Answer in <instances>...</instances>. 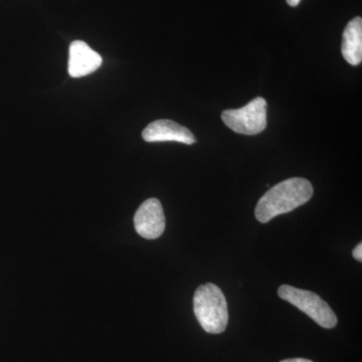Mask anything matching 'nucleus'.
Listing matches in <instances>:
<instances>
[{
    "instance_id": "nucleus-1",
    "label": "nucleus",
    "mask_w": 362,
    "mask_h": 362,
    "mask_svg": "<svg viewBox=\"0 0 362 362\" xmlns=\"http://www.w3.org/2000/svg\"><path fill=\"white\" fill-rule=\"evenodd\" d=\"M313 187L301 177L289 178L278 183L259 199L256 206L257 220L268 223L276 216L290 213L310 201Z\"/></svg>"
},
{
    "instance_id": "nucleus-2",
    "label": "nucleus",
    "mask_w": 362,
    "mask_h": 362,
    "mask_svg": "<svg viewBox=\"0 0 362 362\" xmlns=\"http://www.w3.org/2000/svg\"><path fill=\"white\" fill-rule=\"evenodd\" d=\"M194 311L206 332L211 334L225 332L228 322V303L218 286L207 283L197 288L194 297Z\"/></svg>"
},
{
    "instance_id": "nucleus-3",
    "label": "nucleus",
    "mask_w": 362,
    "mask_h": 362,
    "mask_svg": "<svg viewBox=\"0 0 362 362\" xmlns=\"http://www.w3.org/2000/svg\"><path fill=\"white\" fill-rule=\"evenodd\" d=\"M281 299L289 302L299 310L307 314L321 327L331 329L337 325V317L329 305L315 293L298 289L289 285H282L278 289Z\"/></svg>"
},
{
    "instance_id": "nucleus-4",
    "label": "nucleus",
    "mask_w": 362,
    "mask_h": 362,
    "mask_svg": "<svg viewBox=\"0 0 362 362\" xmlns=\"http://www.w3.org/2000/svg\"><path fill=\"white\" fill-rule=\"evenodd\" d=\"M221 119L239 134H259L267 127V101L264 98H256L243 108L223 111Z\"/></svg>"
},
{
    "instance_id": "nucleus-5",
    "label": "nucleus",
    "mask_w": 362,
    "mask_h": 362,
    "mask_svg": "<svg viewBox=\"0 0 362 362\" xmlns=\"http://www.w3.org/2000/svg\"><path fill=\"white\" fill-rule=\"evenodd\" d=\"M134 226L136 232L144 239H158L165 230V216L161 202L157 199L143 202L136 211Z\"/></svg>"
},
{
    "instance_id": "nucleus-6",
    "label": "nucleus",
    "mask_w": 362,
    "mask_h": 362,
    "mask_svg": "<svg viewBox=\"0 0 362 362\" xmlns=\"http://www.w3.org/2000/svg\"><path fill=\"white\" fill-rule=\"evenodd\" d=\"M142 137L146 142L175 141L187 145H192L197 142L192 131L168 119L150 123L143 130Z\"/></svg>"
},
{
    "instance_id": "nucleus-7",
    "label": "nucleus",
    "mask_w": 362,
    "mask_h": 362,
    "mask_svg": "<svg viewBox=\"0 0 362 362\" xmlns=\"http://www.w3.org/2000/svg\"><path fill=\"white\" fill-rule=\"evenodd\" d=\"M102 57L82 40H75L70 47L69 74L71 77L81 78L94 73L102 65Z\"/></svg>"
},
{
    "instance_id": "nucleus-8",
    "label": "nucleus",
    "mask_w": 362,
    "mask_h": 362,
    "mask_svg": "<svg viewBox=\"0 0 362 362\" xmlns=\"http://www.w3.org/2000/svg\"><path fill=\"white\" fill-rule=\"evenodd\" d=\"M343 58L351 66L362 61V20L357 16L350 21L343 33L341 45Z\"/></svg>"
},
{
    "instance_id": "nucleus-9",
    "label": "nucleus",
    "mask_w": 362,
    "mask_h": 362,
    "mask_svg": "<svg viewBox=\"0 0 362 362\" xmlns=\"http://www.w3.org/2000/svg\"><path fill=\"white\" fill-rule=\"evenodd\" d=\"M352 255H354V259H357V261H362V244L359 243L358 245L356 247H354V252H352Z\"/></svg>"
},
{
    "instance_id": "nucleus-10",
    "label": "nucleus",
    "mask_w": 362,
    "mask_h": 362,
    "mask_svg": "<svg viewBox=\"0 0 362 362\" xmlns=\"http://www.w3.org/2000/svg\"><path fill=\"white\" fill-rule=\"evenodd\" d=\"M280 362H313L312 361H309V359L305 358H291V359H284V361Z\"/></svg>"
},
{
    "instance_id": "nucleus-11",
    "label": "nucleus",
    "mask_w": 362,
    "mask_h": 362,
    "mask_svg": "<svg viewBox=\"0 0 362 362\" xmlns=\"http://www.w3.org/2000/svg\"><path fill=\"white\" fill-rule=\"evenodd\" d=\"M300 1H301V0H287V4H289L290 6L295 7L300 4Z\"/></svg>"
}]
</instances>
